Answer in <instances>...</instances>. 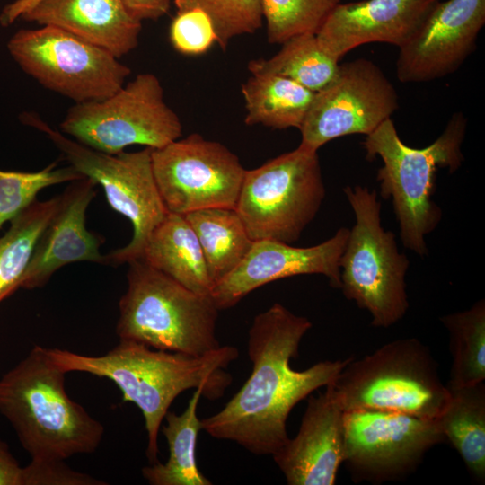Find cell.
Listing matches in <instances>:
<instances>
[{"label": "cell", "instance_id": "cell-32", "mask_svg": "<svg viewBox=\"0 0 485 485\" xmlns=\"http://www.w3.org/2000/svg\"><path fill=\"white\" fill-rule=\"evenodd\" d=\"M169 38L175 50L188 56L204 54L216 43L210 18L198 8L177 11L170 25Z\"/></svg>", "mask_w": 485, "mask_h": 485}, {"label": "cell", "instance_id": "cell-14", "mask_svg": "<svg viewBox=\"0 0 485 485\" xmlns=\"http://www.w3.org/2000/svg\"><path fill=\"white\" fill-rule=\"evenodd\" d=\"M398 94L373 61L340 65L334 79L314 97L299 128L300 146L318 151L340 137L373 132L397 110Z\"/></svg>", "mask_w": 485, "mask_h": 485}, {"label": "cell", "instance_id": "cell-33", "mask_svg": "<svg viewBox=\"0 0 485 485\" xmlns=\"http://www.w3.org/2000/svg\"><path fill=\"white\" fill-rule=\"evenodd\" d=\"M105 481L70 468L65 460H31L22 467V485H104Z\"/></svg>", "mask_w": 485, "mask_h": 485}, {"label": "cell", "instance_id": "cell-5", "mask_svg": "<svg viewBox=\"0 0 485 485\" xmlns=\"http://www.w3.org/2000/svg\"><path fill=\"white\" fill-rule=\"evenodd\" d=\"M128 288L119 303L116 333L159 350L203 356L218 349V309L200 295L150 266L128 262Z\"/></svg>", "mask_w": 485, "mask_h": 485}, {"label": "cell", "instance_id": "cell-34", "mask_svg": "<svg viewBox=\"0 0 485 485\" xmlns=\"http://www.w3.org/2000/svg\"><path fill=\"white\" fill-rule=\"evenodd\" d=\"M136 20H157L169 10L171 0H119Z\"/></svg>", "mask_w": 485, "mask_h": 485}, {"label": "cell", "instance_id": "cell-15", "mask_svg": "<svg viewBox=\"0 0 485 485\" xmlns=\"http://www.w3.org/2000/svg\"><path fill=\"white\" fill-rule=\"evenodd\" d=\"M484 24L485 0L439 1L400 48L399 81L428 82L455 72L475 49Z\"/></svg>", "mask_w": 485, "mask_h": 485}, {"label": "cell", "instance_id": "cell-29", "mask_svg": "<svg viewBox=\"0 0 485 485\" xmlns=\"http://www.w3.org/2000/svg\"><path fill=\"white\" fill-rule=\"evenodd\" d=\"M341 0H262L269 43L282 44L290 38L316 34Z\"/></svg>", "mask_w": 485, "mask_h": 485}, {"label": "cell", "instance_id": "cell-10", "mask_svg": "<svg viewBox=\"0 0 485 485\" xmlns=\"http://www.w3.org/2000/svg\"><path fill=\"white\" fill-rule=\"evenodd\" d=\"M60 128L80 144L109 154L131 145L161 148L180 138L182 131L158 77L150 73L138 74L103 100L75 103Z\"/></svg>", "mask_w": 485, "mask_h": 485}, {"label": "cell", "instance_id": "cell-27", "mask_svg": "<svg viewBox=\"0 0 485 485\" xmlns=\"http://www.w3.org/2000/svg\"><path fill=\"white\" fill-rule=\"evenodd\" d=\"M59 203V196L35 200L11 220L0 237V303L21 287L36 242Z\"/></svg>", "mask_w": 485, "mask_h": 485}, {"label": "cell", "instance_id": "cell-24", "mask_svg": "<svg viewBox=\"0 0 485 485\" xmlns=\"http://www.w3.org/2000/svg\"><path fill=\"white\" fill-rule=\"evenodd\" d=\"M183 216L198 239L214 287L241 263L254 241L234 208H205Z\"/></svg>", "mask_w": 485, "mask_h": 485}, {"label": "cell", "instance_id": "cell-2", "mask_svg": "<svg viewBox=\"0 0 485 485\" xmlns=\"http://www.w3.org/2000/svg\"><path fill=\"white\" fill-rule=\"evenodd\" d=\"M52 363L66 374L84 372L111 380L122 392L123 401L135 403L143 413L147 433L146 456L158 461V433L172 401L189 389H202V396L216 400L232 383L225 368L238 357L233 346L194 356L151 349L121 340L105 355L92 357L59 348H46Z\"/></svg>", "mask_w": 485, "mask_h": 485}, {"label": "cell", "instance_id": "cell-9", "mask_svg": "<svg viewBox=\"0 0 485 485\" xmlns=\"http://www.w3.org/2000/svg\"><path fill=\"white\" fill-rule=\"evenodd\" d=\"M25 119L29 125L46 134L70 165L100 184L110 206L131 222L132 239L126 246L107 254L109 265L142 258L149 235L169 213L154 177L153 148L109 154L66 137L39 118L30 115Z\"/></svg>", "mask_w": 485, "mask_h": 485}, {"label": "cell", "instance_id": "cell-12", "mask_svg": "<svg viewBox=\"0 0 485 485\" xmlns=\"http://www.w3.org/2000/svg\"><path fill=\"white\" fill-rule=\"evenodd\" d=\"M343 463L351 477L373 484L408 476L428 451L445 441L436 419L394 411H343Z\"/></svg>", "mask_w": 485, "mask_h": 485}, {"label": "cell", "instance_id": "cell-1", "mask_svg": "<svg viewBox=\"0 0 485 485\" xmlns=\"http://www.w3.org/2000/svg\"><path fill=\"white\" fill-rule=\"evenodd\" d=\"M312 322L275 303L257 314L248 332L252 371L241 389L201 428L216 439L237 443L251 454L273 455L287 441L290 411L315 390L330 384L350 361H320L303 371L290 366Z\"/></svg>", "mask_w": 485, "mask_h": 485}, {"label": "cell", "instance_id": "cell-26", "mask_svg": "<svg viewBox=\"0 0 485 485\" xmlns=\"http://www.w3.org/2000/svg\"><path fill=\"white\" fill-rule=\"evenodd\" d=\"M282 45L269 59L251 60L248 63L250 73L283 76L313 93L323 89L336 76L340 60L321 48L315 34H299Z\"/></svg>", "mask_w": 485, "mask_h": 485}, {"label": "cell", "instance_id": "cell-35", "mask_svg": "<svg viewBox=\"0 0 485 485\" xmlns=\"http://www.w3.org/2000/svg\"><path fill=\"white\" fill-rule=\"evenodd\" d=\"M0 485H22V467L0 439Z\"/></svg>", "mask_w": 485, "mask_h": 485}, {"label": "cell", "instance_id": "cell-11", "mask_svg": "<svg viewBox=\"0 0 485 485\" xmlns=\"http://www.w3.org/2000/svg\"><path fill=\"white\" fill-rule=\"evenodd\" d=\"M7 48L26 74L75 103L112 95L131 72L110 51L55 26L19 30Z\"/></svg>", "mask_w": 485, "mask_h": 485}, {"label": "cell", "instance_id": "cell-20", "mask_svg": "<svg viewBox=\"0 0 485 485\" xmlns=\"http://www.w3.org/2000/svg\"><path fill=\"white\" fill-rule=\"evenodd\" d=\"M273 459L289 485H333L344 458L343 410L325 390L310 394L296 436Z\"/></svg>", "mask_w": 485, "mask_h": 485}, {"label": "cell", "instance_id": "cell-25", "mask_svg": "<svg viewBox=\"0 0 485 485\" xmlns=\"http://www.w3.org/2000/svg\"><path fill=\"white\" fill-rule=\"evenodd\" d=\"M202 389H195L181 414L167 412L163 433L169 447V458L142 469L143 477L152 485H211L196 462V443L201 428L197 408Z\"/></svg>", "mask_w": 485, "mask_h": 485}, {"label": "cell", "instance_id": "cell-17", "mask_svg": "<svg viewBox=\"0 0 485 485\" xmlns=\"http://www.w3.org/2000/svg\"><path fill=\"white\" fill-rule=\"evenodd\" d=\"M17 19L60 28L118 58L137 48L142 29L119 0H16L3 9L0 22Z\"/></svg>", "mask_w": 485, "mask_h": 485}, {"label": "cell", "instance_id": "cell-22", "mask_svg": "<svg viewBox=\"0 0 485 485\" xmlns=\"http://www.w3.org/2000/svg\"><path fill=\"white\" fill-rule=\"evenodd\" d=\"M449 389V388H448ZM447 404L436 419L445 437L457 451L469 473L485 481V384L484 382L449 389Z\"/></svg>", "mask_w": 485, "mask_h": 485}, {"label": "cell", "instance_id": "cell-16", "mask_svg": "<svg viewBox=\"0 0 485 485\" xmlns=\"http://www.w3.org/2000/svg\"><path fill=\"white\" fill-rule=\"evenodd\" d=\"M348 234V228L341 227L311 247L269 239L254 241L241 263L212 287L210 296L218 310L228 309L268 283L310 274L323 275L332 287L340 288V260Z\"/></svg>", "mask_w": 485, "mask_h": 485}, {"label": "cell", "instance_id": "cell-28", "mask_svg": "<svg viewBox=\"0 0 485 485\" xmlns=\"http://www.w3.org/2000/svg\"><path fill=\"white\" fill-rule=\"evenodd\" d=\"M449 333L452 356L446 386L456 389L485 380V301L440 318Z\"/></svg>", "mask_w": 485, "mask_h": 485}, {"label": "cell", "instance_id": "cell-19", "mask_svg": "<svg viewBox=\"0 0 485 485\" xmlns=\"http://www.w3.org/2000/svg\"><path fill=\"white\" fill-rule=\"evenodd\" d=\"M95 185L93 180L84 177L71 181L59 195L58 206L36 242L21 287H41L57 269L73 262L109 265L107 255L100 252L103 238L88 231L85 225Z\"/></svg>", "mask_w": 485, "mask_h": 485}, {"label": "cell", "instance_id": "cell-31", "mask_svg": "<svg viewBox=\"0 0 485 485\" xmlns=\"http://www.w3.org/2000/svg\"><path fill=\"white\" fill-rule=\"evenodd\" d=\"M174 4L177 11L198 8L206 13L223 50L233 38L254 33L264 21L262 0H174Z\"/></svg>", "mask_w": 485, "mask_h": 485}, {"label": "cell", "instance_id": "cell-4", "mask_svg": "<svg viewBox=\"0 0 485 485\" xmlns=\"http://www.w3.org/2000/svg\"><path fill=\"white\" fill-rule=\"evenodd\" d=\"M467 119L453 114L442 134L424 148H412L400 138L390 119L366 136L363 143L367 159L379 156L380 195L392 199L402 244L414 253L428 254L426 237L441 221V208L433 200L439 168L455 172L463 161L462 145Z\"/></svg>", "mask_w": 485, "mask_h": 485}, {"label": "cell", "instance_id": "cell-3", "mask_svg": "<svg viewBox=\"0 0 485 485\" xmlns=\"http://www.w3.org/2000/svg\"><path fill=\"white\" fill-rule=\"evenodd\" d=\"M65 375L36 345L0 379V412L31 460L93 454L102 440L103 425L69 398Z\"/></svg>", "mask_w": 485, "mask_h": 485}, {"label": "cell", "instance_id": "cell-30", "mask_svg": "<svg viewBox=\"0 0 485 485\" xmlns=\"http://www.w3.org/2000/svg\"><path fill=\"white\" fill-rule=\"evenodd\" d=\"M72 165L57 168V163L38 172L0 170V230L36 199L43 189L84 178Z\"/></svg>", "mask_w": 485, "mask_h": 485}, {"label": "cell", "instance_id": "cell-13", "mask_svg": "<svg viewBox=\"0 0 485 485\" xmlns=\"http://www.w3.org/2000/svg\"><path fill=\"white\" fill-rule=\"evenodd\" d=\"M152 168L161 198L171 213L234 208L246 169L221 143L199 134L152 150Z\"/></svg>", "mask_w": 485, "mask_h": 485}, {"label": "cell", "instance_id": "cell-21", "mask_svg": "<svg viewBox=\"0 0 485 485\" xmlns=\"http://www.w3.org/2000/svg\"><path fill=\"white\" fill-rule=\"evenodd\" d=\"M142 259L191 291L210 295L213 283L202 249L183 215L167 214L149 235Z\"/></svg>", "mask_w": 485, "mask_h": 485}, {"label": "cell", "instance_id": "cell-6", "mask_svg": "<svg viewBox=\"0 0 485 485\" xmlns=\"http://www.w3.org/2000/svg\"><path fill=\"white\" fill-rule=\"evenodd\" d=\"M325 387L343 411H394L429 419L439 416L450 397L429 348L416 338L352 357Z\"/></svg>", "mask_w": 485, "mask_h": 485}, {"label": "cell", "instance_id": "cell-18", "mask_svg": "<svg viewBox=\"0 0 485 485\" xmlns=\"http://www.w3.org/2000/svg\"><path fill=\"white\" fill-rule=\"evenodd\" d=\"M440 0H361L340 3L315 36L321 48L337 59L372 42L402 47Z\"/></svg>", "mask_w": 485, "mask_h": 485}, {"label": "cell", "instance_id": "cell-8", "mask_svg": "<svg viewBox=\"0 0 485 485\" xmlns=\"http://www.w3.org/2000/svg\"><path fill=\"white\" fill-rule=\"evenodd\" d=\"M317 151L298 146L246 170L234 209L252 241L296 242L325 198Z\"/></svg>", "mask_w": 485, "mask_h": 485}, {"label": "cell", "instance_id": "cell-7", "mask_svg": "<svg viewBox=\"0 0 485 485\" xmlns=\"http://www.w3.org/2000/svg\"><path fill=\"white\" fill-rule=\"evenodd\" d=\"M343 191L356 222L340 260V289L370 313L373 326L388 328L409 309L405 277L410 261L400 252L393 233L382 225L377 192L361 185Z\"/></svg>", "mask_w": 485, "mask_h": 485}, {"label": "cell", "instance_id": "cell-23", "mask_svg": "<svg viewBox=\"0 0 485 485\" xmlns=\"http://www.w3.org/2000/svg\"><path fill=\"white\" fill-rule=\"evenodd\" d=\"M313 92L288 78L254 74L242 84L244 122L284 129L300 128L314 97Z\"/></svg>", "mask_w": 485, "mask_h": 485}]
</instances>
